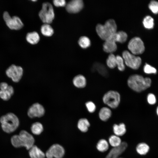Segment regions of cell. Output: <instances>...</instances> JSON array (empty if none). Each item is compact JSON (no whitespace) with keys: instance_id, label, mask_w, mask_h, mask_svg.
I'll list each match as a JSON object with an SVG mask.
<instances>
[{"instance_id":"8","label":"cell","mask_w":158,"mask_h":158,"mask_svg":"<svg viewBox=\"0 0 158 158\" xmlns=\"http://www.w3.org/2000/svg\"><path fill=\"white\" fill-rule=\"evenodd\" d=\"M3 18L7 26L11 29L19 30L23 26V23L18 17L13 16L11 17L7 11L4 12Z\"/></svg>"},{"instance_id":"15","label":"cell","mask_w":158,"mask_h":158,"mask_svg":"<svg viewBox=\"0 0 158 158\" xmlns=\"http://www.w3.org/2000/svg\"><path fill=\"white\" fill-rule=\"evenodd\" d=\"M103 46L104 51L107 53L112 54L117 49L116 42L110 39L105 41Z\"/></svg>"},{"instance_id":"12","label":"cell","mask_w":158,"mask_h":158,"mask_svg":"<svg viewBox=\"0 0 158 158\" xmlns=\"http://www.w3.org/2000/svg\"><path fill=\"white\" fill-rule=\"evenodd\" d=\"M45 110L43 107L39 103L33 104L29 108L28 116L30 118L40 117L44 115Z\"/></svg>"},{"instance_id":"13","label":"cell","mask_w":158,"mask_h":158,"mask_svg":"<svg viewBox=\"0 0 158 158\" xmlns=\"http://www.w3.org/2000/svg\"><path fill=\"white\" fill-rule=\"evenodd\" d=\"M83 5V2L82 0H72L66 4V9L69 13H76L82 9Z\"/></svg>"},{"instance_id":"7","label":"cell","mask_w":158,"mask_h":158,"mask_svg":"<svg viewBox=\"0 0 158 158\" xmlns=\"http://www.w3.org/2000/svg\"><path fill=\"white\" fill-rule=\"evenodd\" d=\"M128 47L131 53L135 55L142 54L145 50L143 42L138 37L131 39L128 43Z\"/></svg>"},{"instance_id":"33","label":"cell","mask_w":158,"mask_h":158,"mask_svg":"<svg viewBox=\"0 0 158 158\" xmlns=\"http://www.w3.org/2000/svg\"><path fill=\"white\" fill-rule=\"evenodd\" d=\"M116 66L118 70L121 71H123L125 69V63L122 57L119 55L116 56Z\"/></svg>"},{"instance_id":"2","label":"cell","mask_w":158,"mask_h":158,"mask_svg":"<svg viewBox=\"0 0 158 158\" xmlns=\"http://www.w3.org/2000/svg\"><path fill=\"white\" fill-rule=\"evenodd\" d=\"M117 29L116 23L113 19L107 20L104 25L98 24L96 27L98 35L102 40L104 41L116 32Z\"/></svg>"},{"instance_id":"11","label":"cell","mask_w":158,"mask_h":158,"mask_svg":"<svg viewBox=\"0 0 158 158\" xmlns=\"http://www.w3.org/2000/svg\"><path fill=\"white\" fill-rule=\"evenodd\" d=\"M18 135L22 147H24L27 150H29L34 145L35 140L34 137L26 131H21Z\"/></svg>"},{"instance_id":"20","label":"cell","mask_w":158,"mask_h":158,"mask_svg":"<svg viewBox=\"0 0 158 158\" xmlns=\"http://www.w3.org/2000/svg\"><path fill=\"white\" fill-rule=\"evenodd\" d=\"M111 111L108 107H104L100 110L99 116L100 119L103 121H107L111 116Z\"/></svg>"},{"instance_id":"40","label":"cell","mask_w":158,"mask_h":158,"mask_svg":"<svg viewBox=\"0 0 158 158\" xmlns=\"http://www.w3.org/2000/svg\"><path fill=\"white\" fill-rule=\"evenodd\" d=\"M9 85L6 82H3L0 84V90H6L8 87Z\"/></svg>"},{"instance_id":"16","label":"cell","mask_w":158,"mask_h":158,"mask_svg":"<svg viewBox=\"0 0 158 158\" xmlns=\"http://www.w3.org/2000/svg\"><path fill=\"white\" fill-rule=\"evenodd\" d=\"M29 150L30 158H44L45 156L44 152L36 145H34Z\"/></svg>"},{"instance_id":"37","label":"cell","mask_w":158,"mask_h":158,"mask_svg":"<svg viewBox=\"0 0 158 158\" xmlns=\"http://www.w3.org/2000/svg\"><path fill=\"white\" fill-rule=\"evenodd\" d=\"M85 106L88 111L90 113L95 112L96 109V106L95 104L92 101H88L85 103Z\"/></svg>"},{"instance_id":"27","label":"cell","mask_w":158,"mask_h":158,"mask_svg":"<svg viewBox=\"0 0 158 158\" xmlns=\"http://www.w3.org/2000/svg\"><path fill=\"white\" fill-rule=\"evenodd\" d=\"M32 133L35 135H39L43 131V127L42 124L39 122L33 123L31 127Z\"/></svg>"},{"instance_id":"4","label":"cell","mask_w":158,"mask_h":158,"mask_svg":"<svg viewBox=\"0 0 158 158\" xmlns=\"http://www.w3.org/2000/svg\"><path fill=\"white\" fill-rule=\"evenodd\" d=\"M39 15L44 23L49 24L52 23L54 18V13L51 4L48 2L43 3Z\"/></svg>"},{"instance_id":"23","label":"cell","mask_w":158,"mask_h":158,"mask_svg":"<svg viewBox=\"0 0 158 158\" xmlns=\"http://www.w3.org/2000/svg\"><path fill=\"white\" fill-rule=\"evenodd\" d=\"M90 126V123L86 118H82L79 120L78 123V129L83 132H86Z\"/></svg>"},{"instance_id":"42","label":"cell","mask_w":158,"mask_h":158,"mask_svg":"<svg viewBox=\"0 0 158 158\" xmlns=\"http://www.w3.org/2000/svg\"><path fill=\"white\" fill-rule=\"evenodd\" d=\"M116 158H118V157H117Z\"/></svg>"},{"instance_id":"39","label":"cell","mask_w":158,"mask_h":158,"mask_svg":"<svg viewBox=\"0 0 158 158\" xmlns=\"http://www.w3.org/2000/svg\"><path fill=\"white\" fill-rule=\"evenodd\" d=\"M54 4L56 7H63L66 5V1L64 0H55L53 1Z\"/></svg>"},{"instance_id":"19","label":"cell","mask_w":158,"mask_h":158,"mask_svg":"<svg viewBox=\"0 0 158 158\" xmlns=\"http://www.w3.org/2000/svg\"><path fill=\"white\" fill-rule=\"evenodd\" d=\"M93 70L97 71L99 74L104 77H107L108 72L105 66L103 64L96 62L94 64L93 66Z\"/></svg>"},{"instance_id":"22","label":"cell","mask_w":158,"mask_h":158,"mask_svg":"<svg viewBox=\"0 0 158 158\" xmlns=\"http://www.w3.org/2000/svg\"><path fill=\"white\" fill-rule=\"evenodd\" d=\"M26 39L30 43L35 44H37L39 41L40 36L37 32H33L27 34Z\"/></svg>"},{"instance_id":"6","label":"cell","mask_w":158,"mask_h":158,"mask_svg":"<svg viewBox=\"0 0 158 158\" xmlns=\"http://www.w3.org/2000/svg\"><path fill=\"white\" fill-rule=\"evenodd\" d=\"M120 99V95L118 92L114 90H110L104 95L103 101L104 104L109 107L114 109L118 106Z\"/></svg>"},{"instance_id":"25","label":"cell","mask_w":158,"mask_h":158,"mask_svg":"<svg viewBox=\"0 0 158 158\" xmlns=\"http://www.w3.org/2000/svg\"><path fill=\"white\" fill-rule=\"evenodd\" d=\"M109 147V145L108 142L104 139L100 140L96 145L97 149L101 152H106L108 149Z\"/></svg>"},{"instance_id":"24","label":"cell","mask_w":158,"mask_h":158,"mask_svg":"<svg viewBox=\"0 0 158 158\" xmlns=\"http://www.w3.org/2000/svg\"><path fill=\"white\" fill-rule=\"evenodd\" d=\"M41 31L44 35L47 37L52 36L54 33L53 29L49 24L43 25L41 27Z\"/></svg>"},{"instance_id":"34","label":"cell","mask_w":158,"mask_h":158,"mask_svg":"<svg viewBox=\"0 0 158 158\" xmlns=\"http://www.w3.org/2000/svg\"><path fill=\"white\" fill-rule=\"evenodd\" d=\"M11 142L12 145L15 147H22L18 135H13L11 138Z\"/></svg>"},{"instance_id":"32","label":"cell","mask_w":158,"mask_h":158,"mask_svg":"<svg viewBox=\"0 0 158 158\" xmlns=\"http://www.w3.org/2000/svg\"><path fill=\"white\" fill-rule=\"evenodd\" d=\"M116 36L117 42L121 43L125 42L128 38V35L127 33L123 31L117 32Z\"/></svg>"},{"instance_id":"5","label":"cell","mask_w":158,"mask_h":158,"mask_svg":"<svg viewBox=\"0 0 158 158\" xmlns=\"http://www.w3.org/2000/svg\"><path fill=\"white\" fill-rule=\"evenodd\" d=\"M122 57L125 64L133 69H138L141 64L142 60L140 57L136 56L127 50L123 51Z\"/></svg>"},{"instance_id":"9","label":"cell","mask_w":158,"mask_h":158,"mask_svg":"<svg viewBox=\"0 0 158 158\" xmlns=\"http://www.w3.org/2000/svg\"><path fill=\"white\" fill-rule=\"evenodd\" d=\"M6 73L7 76L11 78L13 82L17 83L22 78L23 70L21 66L13 64L7 69Z\"/></svg>"},{"instance_id":"14","label":"cell","mask_w":158,"mask_h":158,"mask_svg":"<svg viewBox=\"0 0 158 158\" xmlns=\"http://www.w3.org/2000/svg\"><path fill=\"white\" fill-rule=\"evenodd\" d=\"M127 146L128 144L126 142H122L119 146L112 148L105 158H116L118 157L125 151Z\"/></svg>"},{"instance_id":"28","label":"cell","mask_w":158,"mask_h":158,"mask_svg":"<svg viewBox=\"0 0 158 158\" xmlns=\"http://www.w3.org/2000/svg\"><path fill=\"white\" fill-rule=\"evenodd\" d=\"M149 149V146L145 143H139L136 147L137 152L140 155L145 154L148 152Z\"/></svg>"},{"instance_id":"3","label":"cell","mask_w":158,"mask_h":158,"mask_svg":"<svg viewBox=\"0 0 158 158\" xmlns=\"http://www.w3.org/2000/svg\"><path fill=\"white\" fill-rule=\"evenodd\" d=\"M1 127L4 131L10 133L14 131L19 125V120L17 116L12 113H8L0 118Z\"/></svg>"},{"instance_id":"17","label":"cell","mask_w":158,"mask_h":158,"mask_svg":"<svg viewBox=\"0 0 158 158\" xmlns=\"http://www.w3.org/2000/svg\"><path fill=\"white\" fill-rule=\"evenodd\" d=\"M73 83L76 87L78 88H83L86 85V80L83 75H78L73 78Z\"/></svg>"},{"instance_id":"10","label":"cell","mask_w":158,"mask_h":158,"mask_svg":"<svg viewBox=\"0 0 158 158\" xmlns=\"http://www.w3.org/2000/svg\"><path fill=\"white\" fill-rule=\"evenodd\" d=\"M65 150L61 145L57 144L52 145L46 151L47 158H62L65 154Z\"/></svg>"},{"instance_id":"1","label":"cell","mask_w":158,"mask_h":158,"mask_svg":"<svg viewBox=\"0 0 158 158\" xmlns=\"http://www.w3.org/2000/svg\"><path fill=\"white\" fill-rule=\"evenodd\" d=\"M151 84V80L150 78H144L136 74L130 75L127 80L128 87L137 92H140L149 88Z\"/></svg>"},{"instance_id":"35","label":"cell","mask_w":158,"mask_h":158,"mask_svg":"<svg viewBox=\"0 0 158 158\" xmlns=\"http://www.w3.org/2000/svg\"><path fill=\"white\" fill-rule=\"evenodd\" d=\"M149 8L154 14L158 13V2L155 1H151L149 4Z\"/></svg>"},{"instance_id":"26","label":"cell","mask_w":158,"mask_h":158,"mask_svg":"<svg viewBox=\"0 0 158 158\" xmlns=\"http://www.w3.org/2000/svg\"><path fill=\"white\" fill-rule=\"evenodd\" d=\"M109 142L110 145L114 148L119 146L122 142L119 136L116 135H112L109 138Z\"/></svg>"},{"instance_id":"29","label":"cell","mask_w":158,"mask_h":158,"mask_svg":"<svg viewBox=\"0 0 158 158\" xmlns=\"http://www.w3.org/2000/svg\"><path fill=\"white\" fill-rule=\"evenodd\" d=\"M107 66L111 69H113L116 66V56L112 53L110 54L106 60Z\"/></svg>"},{"instance_id":"36","label":"cell","mask_w":158,"mask_h":158,"mask_svg":"<svg viewBox=\"0 0 158 158\" xmlns=\"http://www.w3.org/2000/svg\"><path fill=\"white\" fill-rule=\"evenodd\" d=\"M143 70L144 72L146 74H155L157 73V70L155 68L147 63L144 66Z\"/></svg>"},{"instance_id":"31","label":"cell","mask_w":158,"mask_h":158,"mask_svg":"<svg viewBox=\"0 0 158 158\" xmlns=\"http://www.w3.org/2000/svg\"><path fill=\"white\" fill-rule=\"evenodd\" d=\"M143 24L145 28L149 29H152L154 26V19L151 16H146L143 20Z\"/></svg>"},{"instance_id":"41","label":"cell","mask_w":158,"mask_h":158,"mask_svg":"<svg viewBox=\"0 0 158 158\" xmlns=\"http://www.w3.org/2000/svg\"><path fill=\"white\" fill-rule=\"evenodd\" d=\"M157 113L158 115V106L157 107Z\"/></svg>"},{"instance_id":"21","label":"cell","mask_w":158,"mask_h":158,"mask_svg":"<svg viewBox=\"0 0 158 158\" xmlns=\"http://www.w3.org/2000/svg\"><path fill=\"white\" fill-rule=\"evenodd\" d=\"M113 131L115 135L118 136H122L126 131V126L123 123L114 124L113 126Z\"/></svg>"},{"instance_id":"38","label":"cell","mask_w":158,"mask_h":158,"mask_svg":"<svg viewBox=\"0 0 158 158\" xmlns=\"http://www.w3.org/2000/svg\"><path fill=\"white\" fill-rule=\"evenodd\" d=\"M147 101L150 104H154L156 101L155 96L152 93H149L147 96Z\"/></svg>"},{"instance_id":"30","label":"cell","mask_w":158,"mask_h":158,"mask_svg":"<svg viewBox=\"0 0 158 158\" xmlns=\"http://www.w3.org/2000/svg\"><path fill=\"white\" fill-rule=\"evenodd\" d=\"M78 43L80 46L83 49L87 48L91 45L90 39L88 37L85 36L80 37L78 40Z\"/></svg>"},{"instance_id":"18","label":"cell","mask_w":158,"mask_h":158,"mask_svg":"<svg viewBox=\"0 0 158 158\" xmlns=\"http://www.w3.org/2000/svg\"><path fill=\"white\" fill-rule=\"evenodd\" d=\"M14 93L13 87L9 85L7 88L4 90H0V98L4 101L8 100Z\"/></svg>"}]
</instances>
